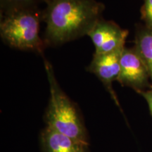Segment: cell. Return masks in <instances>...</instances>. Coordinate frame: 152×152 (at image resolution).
I'll return each mask as SVG.
<instances>
[{
  "mask_svg": "<svg viewBox=\"0 0 152 152\" xmlns=\"http://www.w3.org/2000/svg\"><path fill=\"white\" fill-rule=\"evenodd\" d=\"M149 71L134 47L124 48L121 58V71L118 82L130 87L138 94L151 89Z\"/></svg>",
  "mask_w": 152,
  "mask_h": 152,
  "instance_id": "4",
  "label": "cell"
},
{
  "mask_svg": "<svg viewBox=\"0 0 152 152\" xmlns=\"http://www.w3.org/2000/svg\"><path fill=\"white\" fill-rule=\"evenodd\" d=\"M42 19L46 45H60L87 35L105 9L95 0H45Z\"/></svg>",
  "mask_w": 152,
  "mask_h": 152,
  "instance_id": "1",
  "label": "cell"
},
{
  "mask_svg": "<svg viewBox=\"0 0 152 152\" xmlns=\"http://www.w3.org/2000/svg\"><path fill=\"white\" fill-rule=\"evenodd\" d=\"M134 47L147 66L152 84V30L146 26L139 28Z\"/></svg>",
  "mask_w": 152,
  "mask_h": 152,
  "instance_id": "8",
  "label": "cell"
},
{
  "mask_svg": "<svg viewBox=\"0 0 152 152\" xmlns=\"http://www.w3.org/2000/svg\"><path fill=\"white\" fill-rule=\"evenodd\" d=\"M124 48L107 54H94L92 61L87 68V71L94 73L102 82L118 107L120 104L112 83L118 79L121 71V58Z\"/></svg>",
  "mask_w": 152,
  "mask_h": 152,
  "instance_id": "6",
  "label": "cell"
},
{
  "mask_svg": "<svg viewBox=\"0 0 152 152\" xmlns=\"http://www.w3.org/2000/svg\"><path fill=\"white\" fill-rule=\"evenodd\" d=\"M44 63L50 92L45 114L47 126L88 146L86 128L80 114L60 87L50 63L46 58Z\"/></svg>",
  "mask_w": 152,
  "mask_h": 152,
  "instance_id": "2",
  "label": "cell"
},
{
  "mask_svg": "<svg viewBox=\"0 0 152 152\" xmlns=\"http://www.w3.org/2000/svg\"><path fill=\"white\" fill-rule=\"evenodd\" d=\"M39 0H1V10L4 14L18 9L35 8Z\"/></svg>",
  "mask_w": 152,
  "mask_h": 152,
  "instance_id": "9",
  "label": "cell"
},
{
  "mask_svg": "<svg viewBox=\"0 0 152 152\" xmlns=\"http://www.w3.org/2000/svg\"><path fill=\"white\" fill-rule=\"evenodd\" d=\"M44 152H85L87 146L46 127L41 134Z\"/></svg>",
  "mask_w": 152,
  "mask_h": 152,
  "instance_id": "7",
  "label": "cell"
},
{
  "mask_svg": "<svg viewBox=\"0 0 152 152\" xmlns=\"http://www.w3.org/2000/svg\"><path fill=\"white\" fill-rule=\"evenodd\" d=\"M41 18L42 14L36 7L4 14L0 23L1 39L14 48L42 54L46 44L39 36Z\"/></svg>",
  "mask_w": 152,
  "mask_h": 152,
  "instance_id": "3",
  "label": "cell"
},
{
  "mask_svg": "<svg viewBox=\"0 0 152 152\" xmlns=\"http://www.w3.org/2000/svg\"><path fill=\"white\" fill-rule=\"evenodd\" d=\"M142 18L146 27L152 30V0H144L141 9Z\"/></svg>",
  "mask_w": 152,
  "mask_h": 152,
  "instance_id": "10",
  "label": "cell"
},
{
  "mask_svg": "<svg viewBox=\"0 0 152 152\" xmlns=\"http://www.w3.org/2000/svg\"><path fill=\"white\" fill-rule=\"evenodd\" d=\"M87 35L94 45V54H103L124 48L128 31L115 23L101 18Z\"/></svg>",
  "mask_w": 152,
  "mask_h": 152,
  "instance_id": "5",
  "label": "cell"
},
{
  "mask_svg": "<svg viewBox=\"0 0 152 152\" xmlns=\"http://www.w3.org/2000/svg\"><path fill=\"white\" fill-rule=\"evenodd\" d=\"M140 94H141L147 101L148 105H149L150 113H151L152 115V89L151 90H148L140 92Z\"/></svg>",
  "mask_w": 152,
  "mask_h": 152,
  "instance_id": "11",
  "label": "cell"
}]
</instances>
